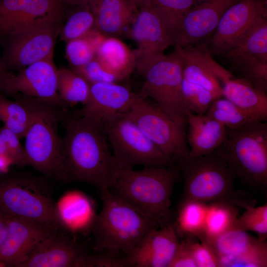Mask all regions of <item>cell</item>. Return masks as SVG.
I'll return each mask as SVG.
<instances>
[{"mask_svg": "<svg viewBox=\"0 0 267 267\" xmlns=\"http://www.w3.org/2000/svg\"><path fill=\"white\" fill-rule=\"evenodd\" d=\"M64 123L61 144L64 182L86 183L97 191L108 189L119 168L103 124L75 112Z\"/></svg>", "mask_w": 267, "mask_h": 267, "instance_id": "1", "label": "cell"}, {"mask_svg": "<svg viewBox=\"0 0 267 267\" xmlns=\"http://www.w3.org/2000/svg\"><path fill=\"white\" fill-rule=\"evenodd\" d=\"M180 171L178 164L138 171L119 169L108 190L163 227L173 221L171 197Z\"/></svg>", "mask_w": 267, "mask_h": 267, "instance_id": "2", "label": "cell"}, {"mask_svg": "<svg viewBox=\"0 0 267 267\" xmlns=\"http://www.w3.org/2000/svg\"><path fill=\"white\" fill-rule=\"evenodd\" d=\"M98 192L102 207L90 229L94 251L127 256L150 230L160 227L108 189Z\"/></svg>", "mask_w": 267, "mask_h": 267, "instance_id": "3", "label": "cell"}, {"mask_svg": "<svg viewBox=\"0 0 267 267\" xmlns=\"http://www.w3.org/2000/svg\"><path fill=\"white\" fill-rule=\"evenodd\" d=\"M29 108L32 122L24 137L27 165L47 178L64 181L61 144L58 127L67 118V110L17 94Z\"/></svg>", "mask_w": 267, "mask_h": 267, "instance_id": "4", "label": "cell"}, {"mask_svg": "<svg viewBox=\"0 0 267 267\" xmlns=\"http://www.w3.org/2000/svg\"><path fill=\"white\" fill-rule=\"evenodd\" d=\"M46 178L25 172L1 174L0 208L7 216L29 220L55 232L65 231Z\"/></svg>", "mask_w": 267, "mask_h": 267, "instance_id": "5", "label": "cell"}, {"mask_svg": "<svg viewBox=\"0 0 267 267\" xmlns=\"http://www.w3.org/2000/svg\"><path fill=\"white\" fill-rule=\"evenodd\" d=\"M182 199L207 203L223 202L244 209L256 201L234 186L236 178L226 162L214 152L187 160L181 166Z\"/></svg>", "mask_w": 267, "mask_h": 267, "instance_id": "6", "label": "cell"}, {"mask_svg": "<svg viewBox=\"0 0 267 267\" xmlns=\"http://www.w3.org/2000/svg\"><path fill=\"white\" fill-rule=\"evenodd\" d=\"M214 152L226 162L236 178L253 186L267 187V121L226 128L223 141Z\"/></svg>", "mask_w": 267, "mask_h": 267, "instance_id": "7", "label": "cell"}, {"mask_svg": "<svg viewBox=\"0 0 267 267\" xmlns=\"http://www.w3.org/2000/svg\"><path fill=\"white\" fill-rule=\"evenodd\" d=\"M183 66V58L175 49L152 59L137 71L145 78L140 95L154 99L163 111L186 127L192 112L182 100Z\"/></svg>", "mask_w": 267, "mask_h": 267, "instance_id": "8", "label": "cell"}, {"mask_svg": "<svg viewBox=\"0 0 267 267\" xmlns=\"http://www.w3.org/2000/svg\"><path fill=\"white\" fill-rule=\"evenodd\" d=\"M127 112L103 124L118 168L132 169L138 165L163 167L178 164L141 131Z\"/></svg>", "mask_w": 267, "mask_h": 267, "instance_id": "9", "label": "cell"}, {"mask_svg": "<svg viewBox=\"0 0 267 267\" xmlns=\"http://www.w3.org/2000/svg\"><path fill=\"white\" fill-rule=\"evenodd\" d=\"M127 113L151 140L180 166L188 159L186 127L158 105L139 93Z\"/></svg>", "mask_w": 267, "mask_h": 267, "instance_id": "10", "label": "cell"}, {"mask_svg": "<svg viewBox=\"0 0 267 267\" xmlns=\"http://www.w3.org/2000/svg\"><path fill=\"white\" fill-rule=\"evenodd\" d=\"M63 18L45 20L7 36L3 57L8 71H18L53 55Z\"/></svg>", "mask_w": 267, "mask_h": 267, "instance_id": "11", "label": "cell"}, {"mask_svg": "<svg viewBox=\"0 0 267 267\" xmlns=\"http://www.w3.org/2000/svg\"><path fill=\"white\" fill-rule=\"evenodd\" d=\"M53 55L18 71L0 74V93H19L67 110L69 106L60 98L57 88V69Z\"/></svg>", "mask_w": 267, "mask_h": 267, "instance_id": "12", "label": "cell"}, {"mask_svg": "<svg viewBox=\"0 0 267 267\" xmlns=\"http://www.w3.org/2000/svg\"><path fill=\"white\" fill-rule=\"evenodd\" d=\"M267 15L264 0H238L222 16L207 46L212 55L224 54L260 17Z\"/></svg>", "mask_w": 267, "mask_h": 267, "instance_id": "13", "label": "cell"}, {"mask_svg": "<svg viewBox=\"0 0 267 267\" xmlns=\"http://www.w3.org/2000/svg\"><path fill=\"white\" fill-rule=\"evenodd\" d=\"M90 253L70 237L54 232L35 245L18 267H87Z\"/></svg>", "mask_w": 267, "mask_h": 267, "instance_id": "14", "label": "cell"}, {"mask_svg": "<svg viewBox=\"0 0 267 267\" xmlns=\"http://www.w3.org/2000/svg\"><path fill=\"white\" fill-rule=\"evenodd\" d=\"M212 246L220 267H266L267 245L245 230L232 228L217 238Z\"/></svg>", "mask_w": 267, "mask_h": 267, "instance_id": "15", "label": "cell"}, {"mask_svg": "<svg viewBox=\"0 0 267 267\" xmlns=\"http://www.w3.org/2000/svg\"><path fill=\"white\" fill-rule=\"evenodd\" d=\"M183 60V79L209 91L217 98L223 96L222 84L233 77L216 62L206 42L175 46Z\"/></svg>", "mask_w": 267, "mask_h": 267, "instance_id": "16", "label": "cell"}, {"mask_svg": "<svg viewBox=\"0 0 267 267\" xmlns=\"http://www.w3.org/2000/svg\"><path fill=\"white\" fill-rule=\"evenodd\" d=\"M131 25L128 35L137 44V70L174 45L159 13L148 3L137 9Z\"/></svg>", "mask_w": 267, "mask_h": 267, "instance_id": "17", "label": "cell"}, {"mask_svg": "<svg viewBox=\"0 0 267 267\" xmlns=\"http://www.w3.org/2000/svg\"><path fill=\"white\" fill-rule=\"evenodd\" d=\"M61 0H0V38L39 22L64 18Z\"/></svg>", "mask_w": 267, "mask_h": 267, "instance_id": "18", "label": "cell"}, {"mask_svg": "<svg viewBox=\"0 0 267 267\" xmlns=\"http://www.w3.org/2000/svg\"><path fill=\"white\" fill-rule=\"evenodd\" d=\"M138 95L117 83L91 84L87 101L75 112L103 124L127 113Z\"/></svg>", "mask_w": 267, "mask_h": 267, "instance_id": "19", "label": "cell"}, {"mask_svg": "<svg viewBox=\"0 0 267 267\" xmlns=\"http://www.w3.org/2000/svg\"><path fill=\"white\" fill-rule=\"evenodd\" d=\"M238 0H197L185 14L174 45L197 44L212 35L224 12Z\"/></svg>", "mask_w": 267, "mask_h": 267, "instance_id": "20", "label": "cell"}, {"mask_svg": "<svg viewBox=\"0 0 267 267\" xmlns=\"http://www.w3.org/2000/svg\"><path fill=\"white\" fill-rule=\"evenodd\" d=\"M179 238L173 222L152 229L126 256L127 267H169Z\"/></svg>", "mask_w": 267, "mask_h": 267, "instance_id": "21", "label": "cell"}, {"mask_svg": "<svg viewBox=\"0 0 267 267\" xmlns=\"http://www.w3.org/2000/svg\"><path fill=\"white\" fill-rule=\"evenodd\" d=\"M7 217V234L0 246V263L18 267L35 245L55 231L29 220Z\"/></svg>", "mask_w": 267, "mask_h": 267, "instance_id": "22", "label": "cell"}, {"mask_svg": "<svg viewBox=\"0 0 267 267\" xmlns=\"http://www.w3.org/2000/svg\"><path fill=\"white\" fill-rule=\"evenodd\" d=\"M224 55L238 71L267 63V17L259 18Z\"/></svg>", "mask_w": 267, "mask_h": 267, "instance_id": "23", "label": "cell"}, {"mask_svg": "<svg viewBox=\"0 0 267 267\" xmlns=\"http://www.w3.org/2000/svg\"><path fill=\"white\" fill-rule=\"evenodd\" d=\"M186 127L188 160L214 152L222 143L226 134L225 126L205 114L191 113Z\"/></svg>", "mask_w": 267, "mask_h": 267, "instance_id": "24", "label": "cell"}, {"mask_svg": "<svg viewBox=\"0 0 267 267\" xmlns=\"http://www.w3.org/2000/svg\"><path fill=\"white\" fill-rule=\"evenodd\" d=\"M59 219L65 230L72 233L90 231L97 214L92 201L78 190L65 193L56 202Z\"/></svg>", "mask_w": 267, "mask_h": 267, "instance_id": "25", "label": "cell"}, {"mask_svg": "<svg viewBox=\"0 0 267 267\" xmlns=\"http://www.w3.org/2000/svg\"><path fill=\"white\" fill-rule=\"evenodd\" d=\"M90 5L95 16V28L106 37L121 36L137 11L130 0H96Z\"/></svg>", "mask_w": 267, "mask_h": 267, "instance_id": "26", "label": "cell"}, {"mask_svg": "<svg viewBox=\"0 0 267 267\" xmlns=\"http://www.w3.org/2000/svg\"><path fill=\"white\" fill-rule=\"evenodd\" d=\"M95 58L119 81L128 77L136 68L138 55L117 37H105L96 49Z\"/></svg>", "mask_w": 267, "mask_h": 267, "instance_id": "27", "label": "cell"}, {"mask_svg": "<svg viewBox=\"0 0 267 267\" xmlns=\"http://www.w3.org/2000/svg\"><path fill=\"white\" fill-rule=\"evenodd\" d=\"M223 96L259 121L267 120V92L242 78L233 77L222 84Z\"/></svg>", "mask_w": 267, "mask_h": 267, "instance_id": "28", "label": "cell"}, {"mask_svg": "<svg viewBox=\"0 0 267 267\" xmlns=\"http://www.w3.org/2000/svg\"><path fill=\"white\" fill-rule=\"evenodd\" d=\"M208 205L194 199H182L173 221L179 237L192 236L203 241Z\"/></svg>", "mask_w": 267, "mask_h": 267, "instance_id": "29", "label": "cell"}, {"mask_svg": "<svg viewBox=\"0 0 267 267\" xmlns=\"http://www.w3.org/2000/svg\"><path fill=\"white\" fill-rule=\"evenodd\" d=\"M238 212L237 207L227 203L214 202L209 204L201 242L211 244L220 236L233 228Z\"/></svg>", "mask_w": 267, "mask_h": 267, "instance_id": "30", "label": "cell"}, {"mask_svg": "<svg viewBox=\"0 0 267 267\" xmlns=\"http://www.w3.org/2000/svg\"><path fill=\"white\" fill-rule=\"evenodd\" d=\"M57 88L61 99L69 107L84 105L89 96L90 84L71 69H57Z\"/></svg>", "mask_w": 267, "mask_h": 267, "instance_id": "31", "label": "cell"}, {"mask_svg": "<svg viewBox=\"0 0 267 267\" xmlns=\"http://www.w3.org/2000/svg\"><path fill=\"white\" fill-rule=\"evenodd\" d=\"M197 1V0H148L145 3L150 4L157 10L174 45L179 34L184 16L195 4Z\"/></svg>", "mask_w": 267, "mask_h": 267, "instance_id": "32", "label": "cell"}, {"mask_svg": "<svg viewBox=\"0 0 267 267\" xmlns=\"http://www.w3.org/2000/svg\"><path fill=\"white\" fill-rule=\"evenodd\" d=\"M32 120V113L25 103L17 99L10 100L0 93V121L4 126L21 139L24 138Z\"/></svg>", "mask_w": 267, "mask_h": 267, "instance_id": "33", "label": "cell"}, {"mask_svg": "<svg viewBox=\"0 0 267 267\" xmlns=\"http://www.w3.org/2000/svg\"><path fill=\"white\" fill-rule=\"evenodd\" d=\"M205 114L230 129L262 122L258 121L223 96L215 99Z\"/></svg>", "mask_w": 267, "mask_h": 267, "instance_id": "34", "label": "cell"}, {"mask_svg": "<svg viewBox=\"0 0 267 267\" xmlns=\"http://www.w3.org/2000/svg\"><path fill=\"white\" fill-rule=\"evenodd\" d=\"M95 27V14L90 5H78L62 25L60 39L66 43L86 36Z\"/></svg>", "mask_w": 267, "mask_h": 267, "instance_id": "35", "label": "cell"}, {"mask_svg": "<svg viewBox=\"0 0 267 267\" xmlns=\"http://www.w3.org/2000/svg\"><path fill=\"white\" fill-rule=\"evenodd\" d=\"M182 97L185 107L196 114H205L217 98L206 89L183 79Z\"/></svg>", "mask_w": 267, "mask_h": 267, "instance_id": "36", "label": "cell"}, {"mask_svg": "<svg viewBox=\"0 0 267 267\" xmlns=\"http://www.w3.org/2000/svg\"><path fill=\"white\" fill-rule=\"evenodd\" d=\"M243 214L238 217L234 226L245 231L257 233L259 239L265 241L267 237V204L255 207L249 206L244 209Z\"/></svg>", "mask_w": 267, "mask_h": 267, "instance_id": "37", "label": "cell"}, {"mask_svg": "<svg viewBox=\"0 0 267 267\" xmlns=\"http://www.w3.org/2000/svg\"><path fill=\"white\" fill-rule=\"evenodd\" d=\"M65 51L71 69L84 66L95 58L96 54L95 46L87 36L67 42Z\"/></svg>", "mask_w": 267, "mask_h": 267, "instance_id": "38", "label": "cell"}, {"mask_svg": "<svg viewBox=\"0 0 267 267\" xmlns=\"http://www.w3.org/2000/svg\"><path fill=\"white\" fill-rule=\"evenodd\" d=\"M89 84L97 83H117L118 79L105 69L95 58L83 66L71 69Z\"/></svg>", "mask_w": 267, "mask_h": 267, "instance_id": "39", "label": "cell"}, {"mask_svg": "<svg viewBox=\"0 0 267 267\" xmlns=\"http://www.w3.org/2000/svg\"><path fill=\"white\" fill-rule=\"evenodd\" d=\"M187 237L197 267H220L217 256L211 245L195 241L194 237Z\"/></svg>", "mask_w": 267, "mask_h": 267, "instance_id": "40", "label": "cell"}, {"mask_svg": "<svg viewBox=\"0 0 267 267\" xmlns=\"http://www.w3.org/2000/svg\"><path fill=\"white\" fill-rule=\"evenodd\" d=\"M0 133L5 142L13 165L20 167L27 166L24 146L21 144L17 135L4 125L0 128Z\"/></svg>", "mask_w": 267, "mask_h": 267, "instance_id": "41", "label": "cell"}, {"mask_svg": "<svg viewBox=\"0 0 267 267\" xmlns=\"http://www.w3.org/2000/svg\"><path fill=\"white\" fill-rule=\"evenodd\" d=\"M169 267H197L190 250L187 237L179 241L178 247Z\"/></svg>", "mask_w": 267, "mask_h": 267, "instance_id": "42", "label": "cell"}, {"mask_svg": "<svg viewBox=\"0 0 267 267\" xmlns=\"http://www.w3.org/2000/svg\"><path fill=\"white\" fill-rule=\"evenodd\" d=\"M7 231V217L0 208V246L5 238ZM0 267H2L1 264H0Z\"/></svg>", "mask_w": 267, "mask_h": 267, "instance_id": "43", "label": "cell"}, {"mask_svg": "<svg viewBox=\"0 0 267 267\" xmlns=\"http://www.w3.org/2000/svg\"><path fill=\"white\" fill-rule=\"evenodd\" d=\"M13 165L11 159L0 154V174H3L8 172L10 166Z\"/></svg>", "mask_w": 267, "mask_h": 267, "instance_id": "44", "label": "cell"}, {"mask_svg": "<svg viewBox=\"0 0 267 267\" xmlns=\"http://www.w3.org/2000/svg\"><path fill=\"white\" fill-rule=\"evenodd\" d=\"M64 4L68 3L76 6L91 5L96 0H61Z\"/></svg>", "mask_w": 267, "mask_h": 267, "instance_id": "45", "label": "cell"}, {"mask_svg": "<svg viewBox=\"0 0 267 267\" xmlns=\"http://www.w3.org/2000/svg\"><path fill=\"white\" fill-rule=\"evenodd\" d=\"M0 154L5 156L11 159L10 153L7 147L5 142L0 133Z\"/></svg>", "mask_w": 267, "mask_h": 267, "instance_id": "46", "label": "cell"}, {"mask_svg": "<svg viewBox=\"0 0 267 267\" xmlns=\"http://www.w3.org/2000/svg\"><path fill=\"white\" fill-rule=\"evenodd\" d=\"M147 0H130L131 2L137 9L143 5Z\"/></svg>", "mask_w": 267, "mask_h": 267, "instance_id": "47", "label": "cell"}, {"mask_svg": "<svg viewBox=\"0 0 267 267\" xmlns=\"http://www.w3.org/2000/svg\"><path fill=\"white\" fill-rule=\"evenodd\" d=\"M6 71L7 70L4 64L2 58L0 56V74Z\"/></svg>", "mask_w": 267, "mask_h": 267, "instance_id": "48", "label": "cell"}]
</instances>
